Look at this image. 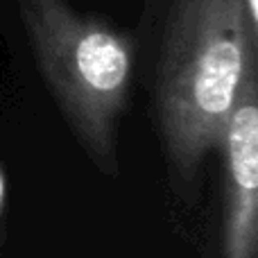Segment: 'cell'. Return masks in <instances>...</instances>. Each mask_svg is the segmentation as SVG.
Listing matches in <instances>:
<instances>
[{
    "label": "cell",
    "mask_w": 258,
    "mask_h": 258,
    "mask_svg": "<svg viewBox=\"0 0 258 258\" xmlns=\"http://www.w3.org/2000/svg\"><path fill=\"white\" fill-rule=\"evenodd\" d=\"M254 68L258 30L242 0H177L156 73V118L168 161L183 181L218 147Z\"/></svg>",
    "instance_id": "6da1fadb"
},
{
    "label": "cell",
    "mask_w": 258,
    "mask_h": 258,
    "mask_svg": "<svg viewBox=\"0 0 258 258\" xmlns=\"http://www.w3.org/2000/svg\"><path fill=\"white\" fill-rule=\"evenodd\" d=\"M39 71L102 172H118V120L134 80V43L66 0H18Z\"/></svg>",
    "instance_id": "7a4b0ae2"
},
{
    "label": "cell",
    "mask_w": 258,
    "mask_h": 258,
    "mask_svg": "<svg viewBox=\"0 0 258 258\" xmlns=\"http://www.w3.org/2000/svg\"><path fill=\"white\" fill-rule=\"evenodd\" d=\"M215 150L222 159V258H258V68L242 82Z\"/></svg>",
    "instance_id": "3957f363"
},
{
    "label": "cell",
    "mask_w": 258,
    "mask_h": 258,
    "mask_svg": "<svg viewBox=\"0 0 258 258\" xmlns=\"http://www.w3.org/2000/svg\"><path fill=\"white\" fill-rule=\"evenodd\" d=\"M247 9V16H249V23L258 30V0H242Z\"/></svg>",
    "instance_id": "277c9868"
},
{
    "label": "cell",
    "mask_w": 258,
    "mask_h": 258,
    "mask_svg": "<svg viewBox=\"0 0 258 258\" xmlns=\"http://www.w3.org/2000/svg\"><path fill=\"white\" fill-rule=\"evenodd\" d=\"M5 192H7V183H5V174L0 170V215H3V202H5Z\"/></svg>",
    "instance_id": "5b68a950"
}]
</instances>
